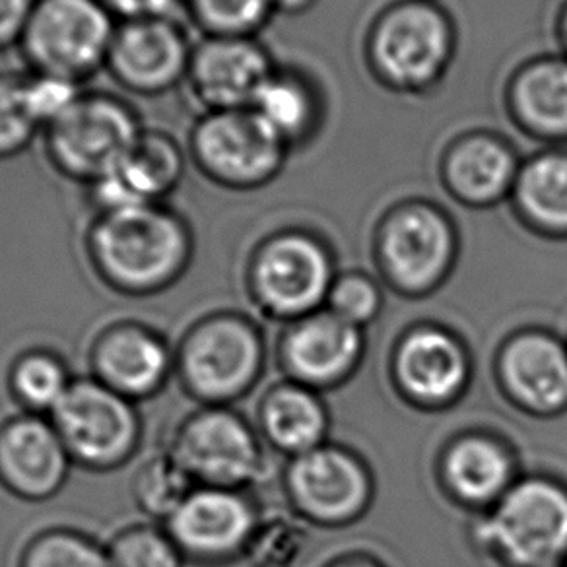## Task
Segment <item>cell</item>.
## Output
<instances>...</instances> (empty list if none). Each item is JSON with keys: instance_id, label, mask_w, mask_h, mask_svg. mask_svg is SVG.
<instances>
[{"instance_id": "cell-16", "label": "cell", "mask_w": 567, "mask_h": 567, "mask_svg": "<svg viewBox=\"0 0 567 567\" xmlns=\"http://www.w3.org/2000/svg\"><path fill=\"white\" fill-rule=\"evenodd\" d=\"M520 162L512 142L502 134L466 131L443 148L440 182L461 205L489 208L509 200Z\"/></svg>"}, {"instance_id": "cell-29", "label": "cell", "mask_w": 567, "mask_h": 567, "mask_svg": "<svg viewBox=\"0 0 567 567\" xmlns=\"http://www.w3.org/2000/svg\"><path fill=\"white\" fill-rule=\"evenodd\" d=\"M195 488V481L167 450L142 463L134 476L133 496L148 517L166 523Z\"/></svg>"}, {"instance_id": "cell-20", "label": "cell", "mask_w": 567, "mask_h": 567, "mask_svg": "<svg viewBox=\"0 0 567 567\" xmlns=\"http://www.w3.org/2000/svg\"><path fill=\"white\" fill-rule=\"evenodd\" d=\"M290 486L306 509L321 519H344L363 504L365 478L337 451H308L292 466Z\"/></svg>"}, {"instance_id": "cell-2", "label": "cell", "mask_w": 567, "mask_h": 567, "mask_svg": "<svg viewBox=\"0 0 567 567\" xmlns=\"http://www.w3.org/2000/svg\"><path fill=\"white\" fill-rule=\"evenodd\" d=\"M363 51L381 86L424 95L450 71L457 30L437 0H394L371 22Z\"/></svg>"}, {"instance_id": "cell-38", "label": "cell", "mask_w": 567, "mask_h": 567, "mask_svg": "<svg viewBox=\"0 0 567 567\" xmlns=\"http://www.w3.org/2000/svg\"><path fill=\"white\" fill-rule=\"evenodd\" d=\"M317 0H275V14L301 17L316 7Z\"/></svg>"}, {"instance_id": "cell-18", "label": "cell", "mask_w": 567, "mask_h": 567, "mask_svg": "<svg viewBox=\"0 0 567 567\" xmlns=\"http://www.w3.org/2000/svg\"><path fill=\"white\" fill-rule=\"evenodd\" d=\"M90 363L97 381L134 402L162 391L175 355L158 332L141 323H117L97 334Z\"/></svg>"}, {"instance_id": "cell-11", "label": "cell", "mask_w": 567, "mask_h": 567, "mask_svg": "<svg viewBox=\"0 0 567 567\" xmlns=\"http://www.w3.org/2000/svg\"><path fill=\"white\" fill-rule=\"evenodd\" d=\"M275 69L257 35H203L185 84L205 111L249 110Z\"/></svg>"}, {"instance_id": "cell-27", "label": "cell", "mask_w": 567, "mask_h": 567, "mask_svg": "<svg viewBox=\"0 0 567 567\" xmlns=\"http://www.w3.org/2000/svg\"><path fill=\"white\" fill-rule=\"evenodd\" d=\"M71 383L63 360L48 350H30L18 355L10 368V391L28 412L40 416L56 409Z\"/></svg>"}, {"instance_id": "cell-5", "label": "cell", "mask_w": 567, "mask_h": 567, "mask_svg": "<svg viewBox=\"0 0 567 567\" xmlns=\"http://www.w3.org/2000/svg\"><path fill=\"white\" fill-rule=\"evenodd\" d=\"M189 162L216 187L262 189L282 174L290 151L251 110L205 111L190 126Z\"/></svg>"}, {"instance_id": "cell-14", "label": "cell", "mask_w": 567, "mask_h": 567, "mask_svg": "<svg viewBox=\"0 0 567 567\" xmlns=\"http://www.w3.org/2000/svg\"><path fill=\"white\" fill-rule=\"evenodd\" d=\"M252 288L276 313H300L323 298L331 265L321 244L301 231H284L260 245L252 259Z\"/></svg>"}, {"instance_id": "cell-22", "label": "cell", "mask_w": 567, "mask_h": 567, "mask_svg": "<svg viewBox=\"0 0 567 567\" xmlns=\"http://www.w3.org/2000/svg\"><path fill=\"white\" fill-rule=\"evenodd\" d=\"M509 203L533 228L567 236V148L546 146L520 162Z\"/></svg>"}, {"instance_id": "cell-40", "label": "cell", "mask_w": 567, "mask_h": 567, "mask_svg": "<svg viewBox=\"0 0 567 567\" xmlns=\"http://www.w3.org/2000/svg\"><path fill=\"white\" fill-rule=\"evenodd\" d=\"M344 567H365V566H344Z\"/></svg>"}, {"instance_id": "cell-6", "label": "cell", "mask_w": 567, "mask_h": 567, "mask_svg": "<svg viewBox=\"0 0 567 567\" xmlns=\"http://www.w3.org/2000/svg\"><path fill=\"white\" fill-rule=\"evenodd\" d=\"M49 416L72 463L90 471L118 468L141 445V414L134 402L95 378L72 379Z\"/></svg>"}, {"instance_id": "cell-8", "label": "cell", "mask_w": 567, "mask_h": 567, "mask_svg": "<svg viewBox=\"0 0 567 567\" xmlns=\"http://www.w3.org/2000/svg\"><path fill=\"white\" fill-rule=\"evenodd\" d=\"M193 48L175 18L121 22L105 71L128 94L158 97L187 82Z\"/></svg>"}, {"instance_id": "cell-9", "label": "cell", "mask_w": 567, "mask_h": 567, "mask_svg": "<svg viewBox=\"0 0 567 567\" xmlns=\"http://www.w3.org/2000/svg\"><path fill=\"white\" fill-rule=\"evenodd\" d=\"M169 451L197 486L237 489L259 473V447L244 420L206 406L185 417Z\"/></svg>"}, {"instance_id": "cell-21", "label": "cell", "mask_w": 567, "mask_h": 567, "mask_svg": "<svg viewBox=\"0 0 567 567\" xmlns=\"http://www.w3.org/2000/svg\"><path fill=\"white\" fill-rule=\"evenodd\" d=\"M249 110L292 152L311 141L319 131L323 100L303 72L276 66Z\"/></svg>"}, {"instance_id": "cell-10", "label": "cell", "mask_w": 567, "mask_h": 567, "mask_svg": "<svg viewBox=\"0 0 567 567\" xmlns=\"http://www.w3.org/2000/svg\"><path fill=\"white\" fill-rule=\"evenodd\" d=\"M379 257L394 282L427 288L445 272L455 249L450 216L430 200L410 198L393 206L379 226Z\"/></svg>"}, {"instance_id": "cell-24", "label": "cell", "mask_w": 567, "mask_h": 567, "mask_svg": "<svg viewBox=\"0 0 567 567\" xmlns=\"http://www.w3.org/2000/svg\"><path fill=\"white\" fill-rule=\"evenodd\" d=\"M358 347L354 324L337 316L313 317L286 340V360L300 378L324 383L350 368Z\"/></svg>"}, {"instance_id": "cell-23", "label": "cell", "mask_w": 567, "mask_h": 567, "mask_svg": "<svg viewBox=\"0 0 567 567\" xmlns=\"http://www.w3.org/2000/svg\"><path fill=\"white\" fill-rule=\"evenodd\" d=\"M507 385L527 406L556 410L567 402V355L558 342L528 334L505 352Z\"/></svg>"}, {"instance_id": "cell-39", "label": "cell", "mask_w": 567, "mask_h": 567, "mask_svg": "<svg viewBox=\"0 0 567 567\" xmlns=\"http://www.w3.org/2000/svg\"><path fill=\"white\" fill-rule=\"evenodd\" d=\"M556 40L561 49V55L567 56V0L561 4L558 18H556Z\"/></svg>"}, {"instance_id": "cell-34", "label": "cell", "mask_w": 567, "mask_h": 567, "mask_svg": "<svg viewBox=\"0 0 567 567\" xmlns=\"http://www.w3.org/2000/svg\"><path fill=\"white\" fill-rule=\"evenodd\" d=\"M86 94V87L76 80L48 72H30L24 76L25 107L41 133L55 125Z\"/></svg>"}, {"instance_id": "cell-7", "label": "cell", "mask_w": 567, "mask_h": 567, "mask_svg": "<svg viewBox=\"0 0 567 567\" xmlns=\"http://www.w3.org/2000/svg\"><path fill=\"white\" fill-rule=\"evenodd\" d=\"M260 358V340L251 324L220 313L190 327L177 348L175 371L193 399L220 406L249 389Z\"/></svg>"}, {"instance_id": "cell-30", "label": "cell", "mask_w": 567, "mask_h": 567, "mask_svg": "<svg viewBox=\"0 0 567 567\" xmlns=\"http://www.w3.org/2000/svg\"><path fill=\"white\" fill-rule=\"evenodd\" d=\"M203 35H257L275 17V0H183Z\"/></svg>"}, {"instance_id": "cell-33", "label": "cell", "mask_w": 567, "mask_h": 567, "mask_svg": "<svg viewBox=\"0 0 567 567\" xmlns=\"http://www.w3.org/2000/svg\"><path fill=\"white\" fill-rule=\"evenodd\" d=\"M40 134L25 107L24 76L0 72V162L24 154Z\"/></svg>"}, {"instance_id": "cell-32", "label": "cell", "mask_w": 567, "mask_h": 567, "mask_svg": "<svg viewBox=\"0 0 567 567\" xmlns=\"http://www.w3.org/2000/svg\"><path fill=\"white\" fill-rule=\"evenodd\" d=\"M113 567H183L182 550L166 528L134 525L113 536L110 546Z\"/></svg>"}, {"instance_id": "cell-31", "label": "cell", "mask_w": 567, "mask_h": 567, "mask_svg": "<svg viewBox=\"0 0 567 567\" xmlns=\"http://www.w3.org/2000/svg\"><path fill=\"white\" fill-rule=\"evenodd\" d=\"M20 567H113L110 550L72 528H49L25 544Z\"/></svg>"}, {"instance_id": "cell-37", "label": "cell", "mask_w": 567, "mask_h": 567, "mask_svg": "<svg viewBox=\"0 0 567 567\" xmlns=\"http://www.w3.org/2000/svg\"><path fill=\"white\" fill-rule=\"evenodd\" d=\"M38 0H0V53L18 49Z\"/></svg>"}, {"instance_id": "cell-26", "label": "cell", "mask_w": 567, "mask_h": 567, "mask_svg": "<svg viewBox=\"0 0 567 567\" xmlns=\"http://www.w3.org/2000/svg\"><path fill=\"white\" fill-rule=\"evenodd\" d=\"M268 437L282 450L309 451L323 434V412L316 399L300 389H280L262 409Z\"/></svg>"}, {"instance_id": "cell-25", "label": "cell", "mask_w": 567, "mask_h": 567, "mask_svg": "<svg viewBox=\"0 0 567 567\" xmlns=\"http://www.w3.org/2000/svg\"><path fill=\"white\" fill-rule=\"evenodd\" d=\"M399 378L409 393L425 401H443L465 379V360L457 344L442 332L412 334L399 354Z\"/></svg>"}, {"instance_id": "cell-17", "label": "cell", "mask_w": 567, "mask_h": 567, "mask_svg": "<svg viewBox=\"0 0 567 567\" xmlns=\"http://www.w3.org/2000/svg\"><path fill=\"white\" fill-rule=\"evenodd\" d=\"M255 527L251 505L231 488L197 486L164 523L183 556L216 561L241 550Z\"/></svg>"}, {"instance_id": "cell-13", "label": "cell", "mask_w": 567, "mask_h": 567, "mask_svg": "<svg viewBox=\"0 0 567 567\" xmlns=\"http://www.w3.org/2000/svg\"><path fill=\"white\" fill-rule=\"evenodd\" d=\"M189 154L172 134L144 128L133 151L110 175L87 187L95 214L164 205L179 189Z\"/></svg>"}, {"instance_id": "cell-12", "label": "cell", "mask_w": 567, "mask_h": 567, "mask_svg": "<svg viewBox=\"0 0 567 567\" xmlns=\"http://www.w3.org/2000/svg\"><path fill=\"white\" fill-rule=\"evenodd\" d=\"M488 530L519 566H550L567 550V496L546 482H525L504 497Z\"/></svg>"}, {"instance_id": "cell-36", "label": "cell", "mask_w": 567, "mask_h": 567, "mask_svg": "<svg viewBox=\"0 0 567 567\" xmlns=\"http://www.w3.org/2000/svg\"><path fill=\"white\" fill-rule=\"evenodd\" d=\"M103 9L121 22L152 20V18H175L183 9V0H100Z\"/></svg>"}, {"instance_id": "cell-28", "label": "cell", "mask_w": 567, "mask_h": 567, "mask_svg": "<svg viewBox=\"0 0 567 567\" xmlns=\"http://www.w3.org/2000/svg\"><path fill=\"white\" fill-rule=\"evenodd\" d=\"M447 476L461 496L484 502L504 488L509 465L499 447L484 440H466L451 451Z\"/></svg>"}, {"instance_id": "cell-1", "label": "cell", "mask_w": 567, "mask_h": 567, "mask_svg": "<svg viewBox=\"0 0 567 567\" xmlns=\"http://www.w3.org/2000/svg\"><path fill=\"white\" fill-rule=\"evenodd\" d=\"M84 244L103 282L128 296L162 292L177 282L195 247L189 221L167 203L95 214Z\"/></svg>"}, {"instance_id": "cell-19", "label": "cell", "mask_w": 567, "mask_h": 567, "mask_svg": "<svg viewBox=\"0 0 567 567\" xmlns=\"http://www.w3.org/2000/svg\"><path fill=\"white\" fill-rule=\"evenodd\" d=\"M513 125L546 146H567V56L540 55L519 64L505 84Z\"/></svg>"}, {"instance_id": "cell-15", "label": "cell", "mask_w": 567, "mask_h": 567, "mask_svg": "<svg viewBox=\"0 0 567 567\" xmlns=\"http://www.w3.org/2000/svg\"><path fill=\"white\" fill-rule=\"evenodd\" d=\"M72 458L51 420L20 414L0 425V484L25 502H43L63 488Z\"/></svg>"}, {"instance_id": "cell-3", "label": "cell", "mask_w": 567, "mask_h": 567, "mask_svg": "<svg viewBox=\"0 0 567 567\" xmlns=\"http://www.w3.org/2000/svg\"><path fill=\"white\" fill-rule=\"evenodd\" d=\"M142 131L131 103L110 92L86 90L41 138L49 166L64 179L90 187L123 164Z\"/></svg>"}, {"instance_id": "cell-35", "label": "cell", "mask_w": 567, "mask_h": 567, "mask_svg": "<svg viewBox=\"0 0 567 567\" xmlns=\"http://www.w3.org/2000/svg\"><path fill=\"white\" fill-rule=\"evenodd\" d=\"M332 316L354 324L370 319L378 308V292L365 278L348 276L332 290Z\"/></svg>"}, {"instance_id": "cell-4", "label": "cell", "mask_w": 567, "mask_h": 567, "mask_svg": "<svg viewBox=\"0 0 567 567\" xmlns=\"http://www.w3.org/2000/svg\"><path fill=\"white\" fill-rule=\"evenodd\" d=\"M117 25L100 0H38L18 51L30 72L84 84L105 71Z\"/></svg>"}]
</instances>
